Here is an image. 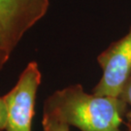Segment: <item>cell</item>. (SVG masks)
Wrapping results in <instances>:
<instances>
[{
  "label": "cell",
  "instance_id": "cell-1",
  "mask_svg": "<svg viewBox=\"0 0 131 131\" xmlns=\"http://www.w3.org/2000/svg\"><path fill=\"white\" fill-rule=\"evenodd\" d=\"M126 111L121 97L88 93L80 84L54 91L43 107L44 115L81 131H121Z\"/></svg>",
  "mask_w": 131,
  "mask_h": 131
},
{
  "label": "cell",
  "instance_id": "cell-2",
  "mask_svg": "<svg viewBox=\"0 0 131 131\" xmlns=\"http://www.w3.org/2000/svg\"><path fill=\"white\" fill-rule=\"evenodd\" d=\"M49 7L50 0H0V49L11 56Z\"/></svg>",
  "mask_w": 131,
  "mask_h": 131
},
{
  "label": "cell",
  "instance_id": "cell-3",
  "mask_svg": "<svg viewBox=\"0 0 131 131\" xmlns=\"http://www.w3.org/2000/svg\"><path fill=\"white\" fill-rule=\"evenodd\" d=\"M41 80L38 63L30 61L14 88L3 96L7 111L6 131H31L35 99Z\"/></svg>",
  "mask_w": 131,
  "mask_h": 131
},
{
  "label": "cell",
  "instance_id": "cell-4",
  "mask_svg": "<svg viewBox=\"0 0 131 131\" xmlns=\"http://www.w3.org/2000/svg\"><path fill=\"white\" fill-rule=\"evenodd\" d=\"M97 61L102 76L92 93L119 97L131 75V26L123 37L113 42L97 56Z\"/></svg>",
  "mask_w": 131,
  "mask_h": 131
},
{
  "label": "cell",
  "instance_id": "cell-5",
  "mask_svg": "<svg viewBox=\"0 0 131 131\" xmlns=\"http://www.w3.org/2000/svg\"><path fill=\"white\" fill-rule=\"evenodd\" d=\"M43 131H70V125L54 117L43 114Z\"/></svg>",
  "mask_w": 131,
  "mask_h": 131
},
{
  "label": "cell",
  "instance_id": "cell-6",
  "mask_svg": "<svg viewBox=\"0 0 131 131\" xmlns=\"http://www.w3.org/2000/svg\"><path fill=\"white\" fill-rule=\"evenodd\" d=\"M126 103L127 111L125 114V118H126V131H131V75L128 78L127 82L125 83L123 89L122 91V94L119 96Z\"/></svg>",
  "mask_w": 131,
  "mask_h": 131
},
{
  "label": "cell",
  "instance_id": "cell-7",
  "mask_svg": "<svg viewBox=\"0 0 131 131\" xmlns=\"http://www.w3.org/2000/svg\"><path fill=\"white\" fill-rule=\"evenodd\" d=\"M7 124V111L3 96H0V131L6 129Z\"/></svg>",
  "mask_w": 131,
  "mask_h": 131
},
{
  "label": "cell",
  "instance_id": "cell-8",
  "mask_svg": "<svg viewBox=\"0 0 131 131\" xmlns=\"http://www.w3.org/2000/svg\"><path fill=\"white\" fill-rule=\"evenodd\" d=\"M10 56L4 52V51H2L1 49H0V72L3 70V68H4V66L6 65V63L8 62L9 60Z\"/></svg>",
  "mask_w": 131,
  "mask_h": 131
}]
</instances>
